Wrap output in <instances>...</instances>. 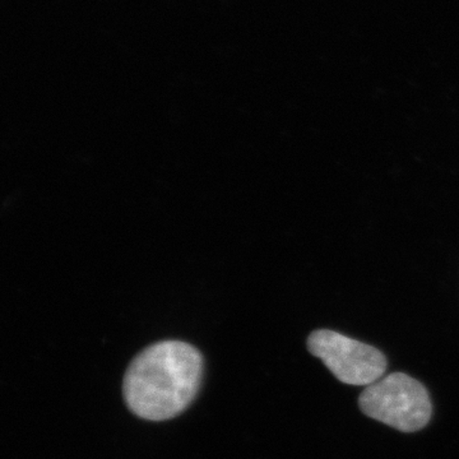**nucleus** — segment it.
<instances>
[{
	"label": "nucleus",
	"instance_id": "1",
	"mask_svg": "<svg viewBox=\"0 0 459 459\" xmlns=\"http://www.w3.org/2000/svg\"><path fill=\"white\" fill-rule=\"evenodd\" d=\"M204 356L183 341H161L138 353L123 382L128 409L148 421H165L184 412L204 379Z\"/></svg>",
	"mask_w": 459,
	"mask_h": 459
},
{
	"label": "nucleus",
	"instance_id": "2",
	"mask_svg": "<svg viewBox=\"0 0 459 459\" xmlns=\"http://www.w3.org/2000/svg\"><path fill=\"white\" fill-rule=\"evenodd\" d=\"M359 406L368 418L401 433L421 430L433 415L428 389L404 373L389 374L368 385L359 398Z\"/></svg>",
	"mask_w": 459,
	"mask_h": 459
},
{
	"label": "nucleus",
	"instance_id": "3",
	"mask_svg": "<svg viewBox=\"0 0 459 459\" xmlns=\"http://www.w3.org/2000/svg\"><path fill=\"white\" fill-rule=\"evenodd\" d=\"M307 350L349 385H373L382 379L388 365L385 353L376 347L329 329L314 331L307 338Z\"/></svg>",
	"mask_w": 459,
	"mask_h": 459
}]
</instances>
